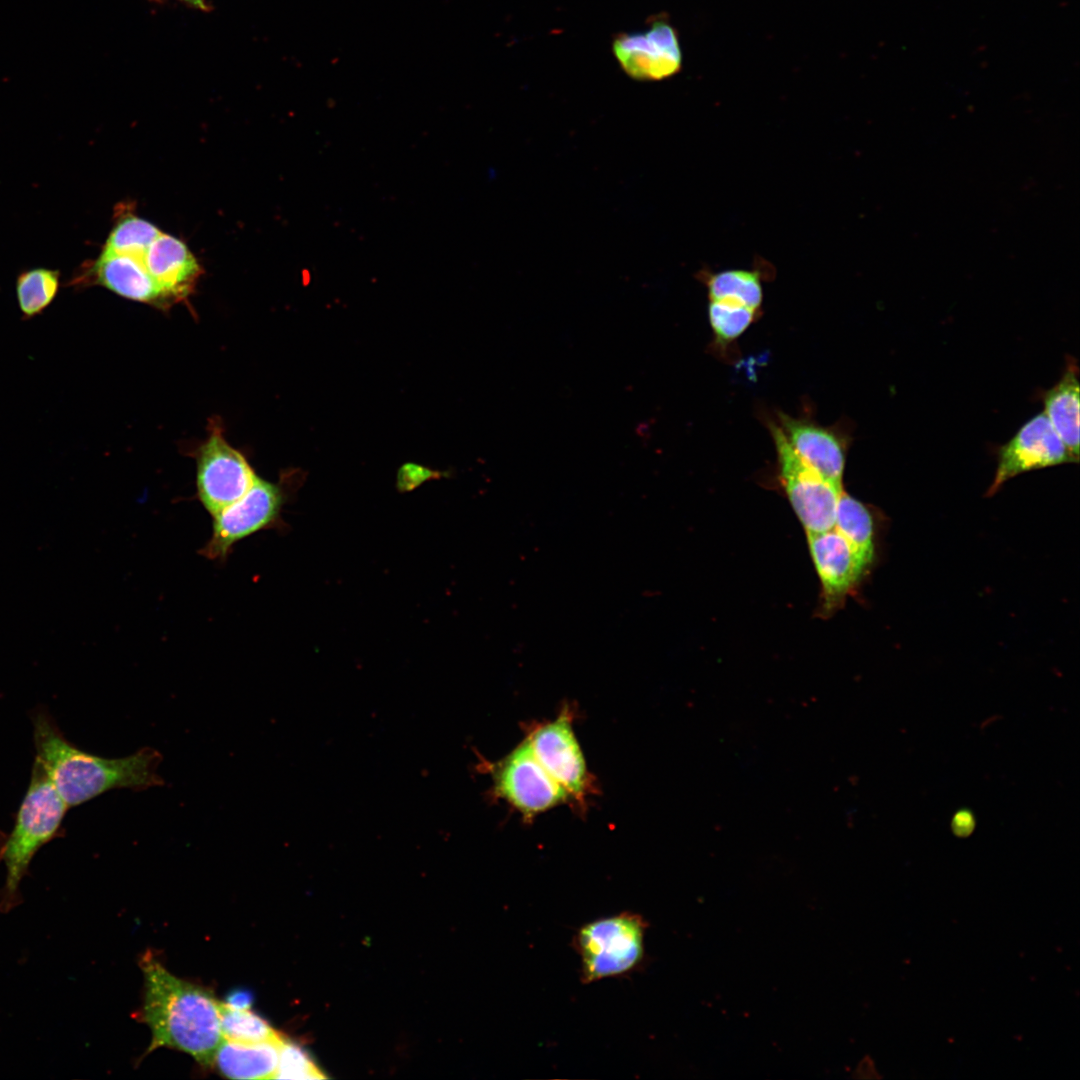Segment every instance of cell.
Masks as SVG:
<instances>
[{"instance_id":"obj_1","label":"cell","mask_w":1080,"mask_h":1080,"mask_svg":"<svg viewBox=\"0 0 1080 1080\" xmlns=\"http://www.w3.org/2000/svg\"><path fill=\"white\" fill-rule=\"evenodd\" d=\"M31 721L35 759L68 808L112 789L143 791L165 783L157 772L162 755L152 747L121 758H105L68 741L46 708H35Z\"/></svg>"},{"instance_id":"obj_2","label":"cell","mask_w":1080,"mask_h":1080,"mask_svg":"<svg viewBox=\"0 0 1080 1080\" xmlns=\"http://www.w3.org/2000/svg\"><path fill=\"white\" fill-rule=\"evenodd\" d=\"M143 1019L152 1032L149 1050L174 1048L206 1066L223 1040L219 1001L206 988L171 974L151 952L143 955Z\"/></svg>"},{"instance_id":"obj_3","label":"cell","mask_w":1080,"mask_h":1080,"mask_svg":"<svg viewBox=\"0 0 1080 1080\" xmlns=\"http://www.w3.org/2000/svg\"><path fill=\"white\" fill-rule=\"evenodd\" d=\"M68 809L44 768L35 759L14 826L0 849V858L6 868L0 902L3 911L10 910L18 903L20 883L32 859L61 832Z\"/></svg>"},{"instance_id":"obj_4","label":"cell","mask_w":1080,"mask_h":1080,"mask_svg":"<svg viewBox=\"0 0 1080 1080\" xmlns=\"http://www.w3.org/2000/svg\"><path fill=\"white\" fill-rule=\"evenodd\" d=\"M648 922L630 911L601 917L576 931L572 946L580 958L584 984L631 975L646 962Z\"/></svg>"},{"instance_id":"obj_5","label":"cell","mask_w":1080,"mask_h":1080,"mask_svg":"<svg viewBox=\"0 0 1080 1080\" xmlns=\"http://www.w3.org/2000/svg\"><path fill=\"white\" fill-rule=\"evenodd\" d=\"M289 496V489L281 482L273 483L257 475L241 498L212 516L211 536L199 554L224 563L239 541L263 530L281 528Z\"/></svg>"},{"instance_id":"obj_6","label":"cell","mask_w":1080,"mask_h":1080,"mask_svg":"<svg viewBox=\"0 0 1080 1080\" xmlns=\"http://www.w3.org/2000/svg\"><path fill=\"white\" fill-rule=\"evenodd\" d=\"M483 763L479 768L489 771L493 781L490 793L527 819L570 801L538 761L527 738L500 761Z\"/></svg>"},{"instance_id":"obj_7","label":"cell","mask_w":1080,"mask_h":1080,"mask_svg":"<svg viewBox=\"0 0 1080 1080\" xmlns=\"http://www.w3.org/2000/svg\"><path fill=\"white\" fill-rule=\"evenodd\" d=\"M781 481L794 512L807 533L834 527L839 487L822 477L792 449L778 425L770 424Z\"/></svg>"},{"instance_id":"obj_8","label":"cell","mask_w":1080,"mask_h":1080,"mask_svg":"<svg viewBox=\"0 0 1080 1080\" xmlns=\"http://www.w3.org/2000/svg\"><path fill=\"white\" fill-rule=\"evenodd\" d=\"M612 50L623 71L634 80H663L682 68L678 32L664 15L654 16L643 30L617 34Z\"/></svg>"},{"instance_id":"obj_9","label":"cell","mask_w":1080,"mask_h":1080,"mask_svg":"<svg viewBox=\"0 0 1080 1080\" xmlns=\"http://www.w3.org/2000/svg\"><path fill=\"white\" fill-rule=\"evenodd\" d=\"M545 770L569 800L583 805L593 790L591 774L572 726L568 709L533 729L526 737Z\"/></svg>"},{"instance_id":"obj_10","label":"cell","mask_w":1080,"mask_h":1080,"mask_svg":"<svg viewBox=\"0 0 1080 1080\" xmlns=\"http://www.w3.org/2000/svg\"><path fill=\"white\" fill-rule=\"evenodd\" d=\"M256 476L246 458L215 428L197 457V498L204 509L216 515L241 498Z\"/></svg>"},{"instance_id":"obj_11","label":"cell","mask_w":1080,"mask_h":1080,"mask_svg":"<svg viewBox=\"0 0 1080 1080\" xmlns=\"http://www.w3.org/2000/svg\"><path fill=\"white\" fill-rule=\"evenodd\" d=\"M1078 460L1059 438L1044 413L1038 414L1000 447L990 493L1020 473Z\"/></svg>"},{"instance_id":"obj_12","label":"cell","mask_w":1080,"mask_h":1080,"mask_svg":"<svg viewBox=\"0 0 1080 1080\" xmlns=\"http://www.w3.org/2000/svg\"><path fill=\"white\" fill-rule=\"evenodd\" d=\"M75 287L99 285L115 294L159 307L171 303L147 271L145 264L124 255L100 254L70 281Z\"/></svg>"},{"instance_id":"obj_13","label":"cell","mask_w":1080,"mask_h":1080,"mask_svg":"<svg viewBox=\"0 0 1080 1080\" xmlns=\"http://www.w3.org/2000/svg\"><path fill=\"white\" fill-rule=\"evenodd\" d=\"M810 554L819 576L824 607L832 610L853 588L868 565L834 528L807 533Z\"/></svg>"},{"instance_id":"obj_14","label":"cell","mask_w":1080,"mask_h":1080,"mask_svg":"<svg viewBox=\"0 0 1080 1080\" xmlns=\"http://www.w3.org/2000/svg\"><path fill=\"white\" fill-rule=\"evenodd\" d=\"M779 428L795 453L831 483L842 487L846 444L832 429L779 414Z\"/></svg>"},{"instance_id":"obj_15","label":"cell","mask_w":1080,"mask_h":1080,"mask_svg":"<svg viewBox=\"0 0 1080 1080\" xmlns=\"http://www.w3.org/2000/svg\"><path fill=\"white\" fill-rule=\"evenodd\" d=\"M144 264L171 303L187 297L201 274L199 263L186 244L163 232L149 247Z\"/></svg>"},{"instance_id":"obj_16","label":"cell","mask_w":1080,"mask_h":1080,"mask_svg":"<svg viewBox=\"0 0 1080 1080\" xmlns=\"http://www.w3.org/2000/svg\"><path fill=\"white\" fill-rule=\"evenodd\" d=\"M283 1038L254 1044L223 1038L215 1052L213 1064L224 1076L232 1079L275 1078Z\"/></svg>"},{"instance_id":"obj_17","label":"cell","mask_w":1080,"mask_h":1080,"mask_svg":"<svg viewBox=\"0 0 1080 1080\" xmlns=\"http://www.w3.org/2000/svg\"><path fill=\"white\" fill-rule=\"evenodd\" d=\"M1079 371L1070 360L1061 379L1043 398L1044 415L1065 444L1079 459Z\"/></svg>"},{"instance_id":"obj_18","label":"cell","mask_w":1080,"mask_h":1080,"mask_svg":"<svg viewBox=\"0 0 1080 1080\" xmlns=\"http://www.w3.org/2000/svg\"><path fill=\"white\" fill-rule=\"evenodd\" d=\"M851 545L863 562L873 559V521L868 509L852 496L841 493L835 513L834 527Z\"/></svg>"},{"instance_id":"obj_19","label":"cell","mask_w":1080,"mask_h":1080,"mask_svg":"<svg viewBox=\"0 0 1080 1080\" xmlns=\"http://www.w3.org/2000/svg\"><path fill=\"white\" fill-rule=\"evenodd\" d=\"M710 300H724L759 310L763 290L758 271L724 270L705 277Z\"/></svg>"},{"instance_id":"obj_20","label":"cell","mask_w":1080,"mask_h":1080,"mask_svg":"<svg viewBox=\"0 0 1080 1080\" xmlns=\"http://www.w3.org/2000/svg\"><path fill=\"white\" fill-rule=\"evenodd\" d=\"M60 288V272L37 267L21 272L16 279V296L24 320L42 314L54 301Z\"/></svg>"},{"instance_id":"obj_21","label":"cell","mask_w":1080,"mask_h":1080,"mask_svg":"<svg viewBox=\"0 0 1080 1080\" xmlns=\"http://www.w3.org/2000/svg\"><path fill=\"white\" fill-rule=\"evenodd\" d=\"M161 231L137 216H125L112 228L102 254L129 256L144 263L146 253Z\"/></svg>"},{"instance_id":"obj_22","label":"cell","mask_w":1080,"mask_h":1080,"mask_svg":"<svg viewBox=\"0 0 1080 1080\" xmlns=\"http://www.w3.org/2000/svg\"><path fill=\"white\" fill-rule=\"evenodd\" d=\"M222 1037L226 1040L254 1044L279 1040L283 1037L265 1019L250 1009H235L219 1001Z\"/></svg>"},{"instance_id":"obj_23","label":"cell","mask_w":1080,"mask_h":1080,"mask_svg":"<svg viewBox=\"0 0 1080 1080\" xmlns=\"http://www.w3.org/2000/svg\"><path fill=\"white\" fill-rule=\"evenodd\" d=\"M756 313L752 308L724 300H710L708 306L709 323L720 344H728L740 337L752 324Z\"/></svg>"},{"instance_id":"obj_24","label":"cell","mask_w":1080,"mask_h":1080,"mask_svg":"<svg viewBox=\"0 0 1080 1080\" xmlns=\"http://www.w3.org/2000/svg\"><path fill=\"white\" fill-rule=\"evenodd\" d=\"M277 1079H324L307 1051L297 1043L283 1038L279 1051V1062L275 1074Z\"/></svg>"},{"instance_id":"obj_25","label":"cell","mask_w":1080,"mask_h":1080,"mask_svg":"<svg viewBox=\"0 0 1080 1080\" xmlns=\"http://www.w3.org/2000/svg\"><path fill=\"white\" fill-rule=\"evenodd\" d=\"M444 474L441 471L432 470L416 463H405L397 472L396 487L400 492H409L424 482L431 479H439Z\"/></svg>"},{"instance_id":"obj_26","label":"cell","mask_w":1080,"mask_h":1080,"mask_svg":"<svg viewBox=\"0 0 1080 1080\" xmlns=\"http://www.w3.org/2000/svg\"><path fill=\"white\" fill-rule=\"evenodd\" d=\"M253 995L248 990L237 989L227 996L226 1004L235 1009H250Z\"/></svg>"},{"instance_id":"obj_27","label":"cell","mask_w":1080,"mask_h":1080,"mask_svg":"<svg viewBox=\"0 0 1080 1080\" xmlns=\"http://www.w3.org/2000/svg\"><path fill=\"white\" fill-rule=\"evenodd\" d=\"M972 823V817L969 816L967 813L964 814L961 812L958 816H956L954 820L955 831L959 832L960 835L962 833H967L973 827Z\"/></svg>"},{"instance_id":"obj_28","label":"cell","mask_w":1080,"mask_h":1080,"mask_svg":"<svg viewBox=\"0 0 1080 1080\" xmlns=\"http://www.w3.org/2000/svg\"><path fill=\"white\" fill-rule=\"evenodd\" d=\"M182 1H185V2L195 6L196 8H199V9H202V10H208V5L206 4V0H182Z\"/></svg>"}]
</instances>
